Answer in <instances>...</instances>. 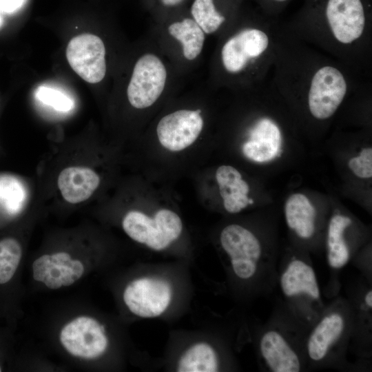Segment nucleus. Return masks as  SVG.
Segmentation results:
<instances>
[{
	"label": "nucleus",
	"mask_w": 372,
	"mask_h": 372,
	"mask_svg": "<svg viewBox=\"0 0 372 372\" xmlns=\"http://www.w3.org/2000/svg\"><path fill=\"white\" fill-rule=\"evenodd\" d=\"M254 203V200L251 198L248 199V204L252 205Z\"/></svg>",
	"instance_id": "28"
},
{
	"label": "nucleus",
	"mask_w": 372,
	"mask_h": 372,
	"mask_svg": "<svg viewBox=\"0 0 372 372\" xmlns=\"http://www.w3.org/2000/svg\"><path fill=\"white\" fill-rule=\"evenodd\" d=\"M281 21L260 9L252 18L234 21L220 36L215 72L219 85L244 90L269 76Z\"/></svg>",
	"instance_id": "3"
},
{
	"label": "nucleus",
	"mask_w": 372,
	"mask_h": 372,
	"mask_svg": "<svg viewBox=\"0 0 372 372\" xmlns=\"http://www.w3.org/2000/svg\"><path fill=\"white\" fill-rule=\"evenodd\" d=\"M280 283L282 293L288 298L306 295L312 300H318L320 297L314 270L302 260H291L282 272Z\"/></svg>",
	"instance_id": "12"
},
{
	"label": "nucleus",
	"mask_w": 372,
	"mask_h": 372,
	"mask_svg": "<svg viewBox=\"0 0 372 372\" xmlns=\"http://www.w3.org/2000/svg\"><path fill=\"white\" fill-rule=\"evenodd\" d=\"M191 14L206 35H220L234 21L217 8L215 0H194Z\"/></svg>",
	"instance_id": "15"
},
{
	"label": "nucleus",
	"mask_w": 372,
	"mask_h": 372,
	"mask_svg": "<svg viewBox=\"0 0 372 372\" xmlns=\"http://www.w3.org/2000/svg\"><path fill=\"white\" fill-rule=\"evenodd\" d=\"M371 0H304L284 27L298 39L371 78Z\"/></svg>",
	"instance_id": "2"
},
{
	"label": "nucleus",
	"mask_w": 372,
	"mask_h": 372,
	"mask_svg": "<svg viewBox=\"0 0 372 372\" xmlns=\"http://www.w3.org/2000/svg\"><path fill=\"white\" fill-rule=\"evenodd\" d=\"M37 98L43 103L61 112L70 110L74 103L63 92L48 86H40L36 91Z\"/></svg>",
	"instance_id": "19"
},
{
	"label": "nucleus",
	"mask_w": 372,
	"mask_h": 372,
	"mask_svg": "<svg viewBox=\"0 0 372 372\" xmlns=\"http://www.w3.org/2000/svg\"><path fill=\"white\" fill-rule=\"evenodd\" d=\"M66 58L72 70L86 82L94 84L104 79L105 47L99 37L87 33L72 38L66 48Z\"/></svg>",
	"instance_id": "9"
},
{
	"label": "nucleus",
	"mask_w": 372,
	"mask_h": 372,
	"mask_svg": "<svg viewBox=\"0 0 372 372\" xmlns=\"http://www.w3.org/2000/svg\"><path fill=\"white\" fill-rule=\"evenodd\" d=\"M204 123L200 109H178L160 118L156 127L157 138L165 149L180 152L198 138Z\"/></svg>",
	"instance_id": "6"
},
{
	"label": "nucleus",
	"mask_w": 372,
	"mask_h": 372,
	"mask_svg": "<svg viewBox=\"0 0 372 372\" xmlns=\"http://www.w3.org/2000/svg\"><path fill=\"white\" fill-rule=\"evenodd\" d=\"M25 0H0V10L11 13L19 10Z\"/></svg>",
	"instance_id": "22"
},
{
	"label": "nucleus",
	"mask_w": 372,
	"mask_h": 372,
	"mask_svg": "<svg viewBox=\"0 0 372 372\" xmlns=\"http://www.w3.org/2000/svg\"><path fill=\"white\" fill-rule=\"evenodd\" d=\"M167 32L180 45L182 56L187 61H193L201 54L207 35L192 18L172 22Z\"/></svg>",
	"instance_id": "14"
},
{
	"label": "nucleus",
	"mask_w": 372,
	"mask_h": 372,
	"mask_svg": "<svg viewBox=\"0 0 372 372\" xmlns=\"http://www.w3.org/2000/svg\"><path fill=\"white\" fill-rule=\"evenodd\" d=\"M220 241L230 258L236 276L243 280L252 278L261 256V246L255 235L239 225L231 224L222 230Z\"/></svg>",
	"instance_id": "7"
},
{
	"label": "nucleus",
	"mask_w": 372,
	"mask_h": 372,
	"mask_svg": "<svg viewBox=\"0 0 372 372\" xmlns=\"http://www.w3.org/2000/svg\"><path fill=\"white\" fill-rule=\"evenodd\" d=\"M16 180L10 177L0 178V205L10 212L17 211L21 204V190Z\"/></svg>",
	"instance_id": "20"
},
{
	"label": "nucleus",
	"mask_w": 372,
	"mask_h": 372,
	"mask_svg": "<svg viewBox=\"0 0 372 372\" xmlns=\"http://www.w3.org/2000/svg\"><path fill=\"white\" fill-rule=\"evenodd\" d=\"M65 266H68L70 268L72 273L76 275L80 278L84 273V265L79 260L71 259Z\"/></svg>",
	"instance_id": "24"
},
{
	"label": "nucleus",
	"mask_w": 372,
	"mask_h": 372,
	"mask_svg": "<svg viewBox=\"0 0 372 372\" xmlns=\"http://www.w3.org/2000/svg\"><path fill=\"white\" fill-rule=\"evenodd\" d=\"M99 184L98 174L92 169L83 166L68 167L60 172L57 178L61 196L72 204L88 199Z\"/></svg>",
	"instance_id": "10"
},
{
	"label": "nucleus",
	"mask_w": 372,
	"mask_h": 372,
	"mask_svg": "<svg viewBox=\"0 0 372 372\" xmlns=\"http://www.w3.org/2000/svg\"><path fill=\"white\" fill-rule=\"evenodd\" d=\"M52 262L60 265H66L72 259L70 255L64 251H59L50 255Z\"/></svg>",
	"instance_id": "25"
},
{
	"label": "nucleus",
	"mask_w": 372,
	"mask_h": 372,
	"mask_svg": "<svg viewBox=\"0 0 372 372\" xmlns=\"http://www.w3.org/2000/svg\"><path fill=\"white\" fill-rule=\"evenodd\" d=\"M168 70L156 53L146 52L136 61L127 87L130 104L138 110L152 107L164 93Z\"/></svg>",
	"instance_id": "4"
},
{
	"label": "nucleus",
	"mask_w": 372,
	"mask_h": 372,
	"mask_svg": "<svg viewBox=\"0 0 372 372\" xmlns=\"http://www.w3.org/2000/svg\"><path fill=\"white\" fill-rule=\"evenodd\" d=\"M218 369L216 352L209 344L198 342L180 357L177 371L180 372H214Z\"/></svg>",
	"instance_id": "17"
},
{
	"label": "nucleus",
	"mask_w": 372,
	"mask_h": 372,
	"mask_svg": "<svg viewBox=\"0 0 372 372\" xmlns=\"http://www.w3.org/2000/svg\"><path fill=\"white\" fill-rule=\"evenodd\" d=\"M269 80L280 95L301 97L310 115L324 121L371 78L298 39L281 22Z\"/></svg>",
	"instance_id": "1"
},
{
	"label": "nucleus",
	"mask_w": 372,
	"mask_h": 372,
	"mask_svg": "<svg viewBox=\"0 0 372 372\" xmlns=\"http://www.w3.org/2000/svg\"><path fill=\"white\" fill-rule=\"evenodd\" d=\"M1 371V367H0V371Z\"/></svg>",
	"instance_id": "30"
},
{
	"label": "nucleus",
	"mask_w": 372,
	"mask_h": 372,
	"mask_svg": "<svg viewBox=\"0 0 372 372\" xmlns=\"http://www.w3.org/2000/svg\"><path fill=\"white\" fill-rule=\"evenodd\" d=\"M351 224V220L347 216L335 215L331 218L328 228L327 258L333 269L343 267L349 260V251L343 232Z\"/></svg>",
	"instance_id": "16"
},
{
	"label": "nucleus",
	"mask_w": 372,
	"mask_h": 372,
	"mask_svg": "<svg viewBox=\"0 0 372 372\" xmlns=\"http://www.w3.org/2000/svg\"><path fill=\"white\" fill-rule=\"evenodd\" d=\"M344 329V320L340 313L333 312L323 317L308 338L307 350L309 358L316 362L324 359Z\"/></svg>",
	"instance_id": "13"
},
{
	"label": "nucleus",
	"mask_w": 372,
	"mask_h": 372,
	"mask_svg": "<svg viewBox=\"0 0 372 372\" xmlns=\"http://www.w3.org/2000/svg\"><path fill=\"white\" fill-rule=\"evenodd\" d=\"M292 0H257L260 9L265 14L277 18Z\"/></svg>",
	"instance_id": "21"
},
{
	"label": "nucleus",
	"mask_w": 372,
	"mask_h": 372,
	"mask_svg": "<svg viewBox=\"0 0 372 372\" xmlns=\"http://www.w3.org/2000/svg\"><path fill=\"white\" fill-rule=\"evenodd\" d=\"M172 295L169 282L158 278H140L125 289L123 298L134 315L152 318L161 315L169 307Z\"/></svg>",
	"instance_id": "8"
},
{
	"label": "nucleus",
	"mask_w": 372,
	"mask_h": 372,
	"mask_svg": "<svg viewBox=\"0 0 372 372\" xmlns=\"http://www.w3.org/2000/svg\"><path fill=\"white\" fill-rule=\"evenodd\" d=\"M183 1V0H160L161 3L167 7L176 6L182 3Z\"/></svg>",
	"instance_id": "26"
},
{
	"label": "nucleus",
	"mask_w": 372,
	"mask_h": 372,
	"mask_svg": "<svg viewBox=\"0 0 372 372\" xmlns=\"http://www.w3.org/2000/svg\"><path fill=\"white\" fill-rule=\"evenodd\" d=\"M364 302L369 308L372 307V291L369 290L365 295Z\"/></svg>",
	"instance_id": "27"
},
{
	"label": "nucleus",
	"mask_w": 372,
	"mask_h": 372,
	"mask_svg": "<svg viewBox=\"0 0 372 372\" xmlns=\"http://www.w3.org/2000/svg\"><path fill=\"white\" fill-rule=\"evenodd\" d=\"M1 23H2V19H1V15H0V26H1Z\"/></svg>",
	"instance_id": "29"
},
{
	"label": "nucleus",
	"mask_w": 372,
	"mask_h": 372,
	"mask_svg": "<svg viewBox=\"0 0 372 372\" xmlns=\"http://www.w3.org/2000/svg\"><path fill=\"white\" fill-rule=\"evenodd\" d=\"M22 248L13 238L0 240V285L9 282L14 275L21 259Z\"/></svg>",
	"instance_id": "18"
},
{
	"label": "nucleus",
	"mask_w": 372,
	"mask_h": 372,
	"mask_svg": "<svg viewBox=\"0 0 372 372\" xmlns=\"http://www.w3.org/2000/svg\"><path fill=\"white\" fill-rule=\"evenodd\" d=\"M122 227L131 239L155 251L163 250L176 240L169 209L158 210L154 218L142 211L131 210L124 216Z\"/></svg>",
	"instance_id": "5"
},
{
	"label": "nucleus",
	"mask_w": 372,
	"mask_h": 372,
	"mask_svg": "<svg viewBox=\"0 0 372 372\" xmlns=\"http://www.w3.org/2000/svg\"><path fill=\"white\" fill-rule=\"evenodd\" d=\"M45 286L50 289H58L62 286V282L59 277H54L48 272L45 275L43 282Z\"/></svg>",
	"instance_id": "23"
},
{
	"label": "nucleus",
	"mask_w": 372,
	"mask_h": 372,
	"mask_svg": "<svg viewBox=\"0 0 372 372\" xmlns=\"http://www.w3.org/2000/svg\"><path fill=\"white\" fill-rule=\"evenodd\" d=\"M260 349L266 364L274 372H298L300 362L296 353L278 331L265 332L260 342Z\"/></svg>",
	"instance_id": "11"
}]
</instances>
